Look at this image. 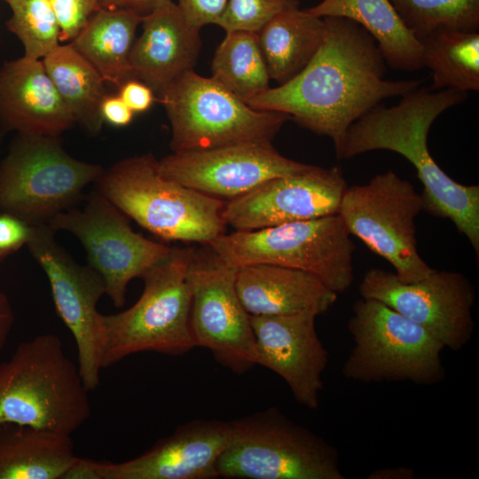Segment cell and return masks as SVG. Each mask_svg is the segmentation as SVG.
<instances>
[{
    "instance_id": "12",
    "label": "cell",
    "mask_w": 479,
    "mask_h": 479,
    "mask_svg": "<svg viewBox=\"0 0 479 479\" xmlns=\"http://www.w3.org/2000/svg\"><path fill=\"white\" fill-rule=\"evenodd\" d=\"M237 271L201 245L193 247L186 278L195 346L208 349L218 364L242 374L258 365V353L249 314L236 290Z\"/></svg>"
},
{
    "instance_id": "18",
    "label": "cell",
    "mask_w": 479,
    "mask_h": 479,
    "mask_svg": "<svg viewBox=\"0 0 479 479\" xmlns=\"http://www.w3.org/2000/svg\"><path fill=\"white\" fill-rule=\"evenodd\" d=\"M317 314L300 312L276 316L249 315L258 353V365L279 375L295 401L316 410L328 365V352L316 331Z\"/></svg>"
},
{
    "instance_id": "14",
    "label": "cell",
    "mask_w": 479,
    "mask_h": 479,
    "mask_svg": "<svg viewBox=\"0 0 479 479\" xmlns=\"http://www.w3.org/2000/svg\"><path fill=\"white\" fill-rule=\"evenodd\" d=\"M54 234L48 224L32 225L27 246L48 278L57 313L76 343L80 374L92 391L100 382L106 341L102 314L97 310L106 283L91 266L75 263Z\"/></svg>"
},
{
    "instance_id": "43",
    "label": "cell",
    "mask_w": 479,
    "mask_h": 479,
    "mask_svg": "<svg viewBox=\"0 0 479 479\" xmlns=\"http://www.w3.org/2000/svg\"><path fill=\"white\" fill-rule=\"evenodd\" d=\"M4 1H7V0H4Z\"/></svg>"
},
{
    "instance_id": "40",
    "label": "cell",
    "mask_w": 479,
    "mask_h": 479,
    "mask_svg": "<svg viewBox=\"0 0 479 479\" xmlns=\"http://www.w3.org/2000/svg\"><path fill=\"white\" fill-rule=\"evenodd\" d=\"M14 324V313L8 296L0 291V352L4 348Z\"/></svg>"
},
{
    "instance_id": "23",
    "label": "cell",
    "mask_w": 479,
    "mask_h": 479,
    "mask_svg": "<svg viewBox=\"0 0 479 479\" xmlns=\"http://www.w3.org/2000/svg\"><path fill=\"white\" fill-rule=\"evenodd\" d=\"M305 10L319 18L342 17L359 24L374 38L392 69L412 72L423 68L421 43L389 0H323Z\"/></svg>"
},
{
    "instance_id": "29",
    "label": "cell",
    "mask_w": 479,
    "mask_h": 479,
    "mask_svg": "<svg viewBox=\"0 0 479 479\" xmlns=\"http://www.w3.org/2000/svg\"><path fill=\"white\" fill-rule=\"evenodd\" d=\"M212 78L245 103L270 88V76L261 51L257 33L227 32L216 50Z\"/></svg>"
},
{
    "instance_id": "16",
    "label": "cell",
    "mask_w": 479,
    "mask_h": 479,
    "mask_svg": "<svg viewBox=\"0 0 479 479\" xmlns=\"http://www.w3.org/2000/svg\"><path fill=\"white\" fill-rule=\"evenodd\" d=\"M312 166L283 156L271 141L173 152L158 161L164 177L224 201L239 198L270 179L302 173Z\"/></svg>"
},
{
    "instance_id": "27",
    "label": "cell",
    "mask_w": 479,
    "mask_h": 479,
    "mask_svg": "<svg viewBox=\"0 0 479 479\" xmlns=\"http://www.w3.org/2000/svg\"><path fill=\"white\" fill-rule=\"evenodd\" d=\"M42 61L75 122L98 133L104 122L100 106L107 94L102 75L70 43L59 44Z\"/></svg>"
},
{
    "instance_id": "26",
    "label": "cell",
    "mask_w": 479,
    "mask_h": 479,
    "mask_svg": "<svg viewBox=\"0 0 479 479\" xmlns=\"http://www.w3.org/2000/svg\"><path fill=\"white\" fill-rule=\"evenodd\" d=\"M142 15L125 9L95 12L70 43L116 87L130 78V57Z\"/></svg>"
},
{
    "instance_id": "42",
    "label": "cell",
    "mask_w": 479,
    "mask_h": 479,
    "mask_svg": "<svg viewBox=\"0 0 479 479\" xmlns=\"http://www.w3.org/2000/svg\"><path fill=\"white\" fill-rule=\"evenodd\" d=\"M5 131L0 128V145Z\"/></svg>"
},
{
    "instance_id": "7",
    "label": "cell",
    "mask_w": 479,
    "mask_h": 479,
    "mask_svg": "<svg viewBox=\"0 0 479 479\" xmlns=\"http://www.w3.org/2000/svg\"><path fill=\"white\" fill-rule=\"evenodd\" d=\"M348 329L353 347L342 368L346 379L363 383L409 381L433 386L445 378L444 344L383 302L370 298L357 300Z\"/></svg>"
},
{
    "instance_id": "15",
    "label": "cell",
    "mask_w": 479,
    "mask_h": 479,
    "mask_svg": "<svg viewBox=\"0 0 479 479\" xmlns=\"http://www.w3.org/2000/svg\"><path fill=\"white\" fill-rule=\"evenodd\" d=\"M358 290L362 298L380 301L424 327L444 348L459 350L472 338L475 291L459 272L434 269L424 279L405 283L394 272L372 268Z\"/></svg>"
},
{
    "instance_id": "2",
    "label": "cell",
    "mask_w": 479,
    "mask_h": 479,
    "mask_svg": "<svg viewBox=\"0 0 479 479\" xmlns=\"http://www.w3.org/2000/svg\"><path fill=\"white\" fill-rule=\"evenodd\" d=\"M467 92L434 90L422 85L404 94L397 105H376L348 129L338 159H351L375 150L406 158L423 185V210L450 219L479 256V186L461 185L436 163L428 135L436 118L462 104Z\"/></svg>"
},
{
    "instance_id": "22",
    "label": "cell",
    "mask_w": 479,
    "mask_h": 479,
    "mask_svg": "<svg viewBox=\"0 0 479 479\" xmlns=\"http://www.w3.org/2000/svg\"><path fill=\"white\" fill-rule=\"evenodd\" d=\"M235 287L244 309L253 316L300 312L318 316L334 304L338 295L311 273L263 263L239 268Z\"/></svg>"
},
{
    "instance_id": "24",
    "label": "cell",
    "mask_w": 479,
    "mask_h": 479,
    "mask_svg": "<svg viewBox=\"0 0 479 479\" xmlns=\"http://www.w3.org/2000/svg\"><path fill=\"white\" fill-rule=\"evenodd\" d=\"M75 458L70 435L0 424V479H61Z\"/></svg>"
},
{
    "instance_id": "37",
    "label": "cell",
    "mask_w": 479,
    "mask_h": 479,
    "mask_svg": "<svg viewBox=\"0 0 479 479\" xmlns=\"http://www.w3.org/2000/svg\"><path fill=\"white\" fill-rule=\"evenodd\" d=\"M100 113L104 122L115 127L129 125L135 114L118 94L106 95L101 102Z\"/></svg>"
},
{
    "instance_id": "33",
    "label": "cell",
    "mask_w": 479,
    "mask_h": 479,
    "mask_svg": "<svg viewBox=\"0 0 479 479\" xmlns=\"http://www.w3.org/2000/svg\"><path fill=\"white\" fill-rule=\"evenodd\" d=\"M50 3L59 26L60 42H71L101 9L99 0H50Z\"/></svg>"
},
{
    "instance_id": "10",
    "label": "cell",
    "mask_w": 479,
    "mask_h": 479,
    "mask_svg": "<svg viewBox=\"0 0 479 479\" xmlns=\"http://www.w3.org/2000/svg\"><path fill=\"white\" fill-rule=\"evenodd\" d=\"M103 170L70 156L59 137L18 134L0 164V212L48 224L73 208Z\"/></svg>"
},
{
    "instance_id": "41",
    "label": "cell",
    "mask_w": 479,
    "mask_h": 479,
    "mask_svg": "<svg viewBox=\"0 0 479 479\" xmlns=\"http://www.w3.org/2000/svg\"><path fill=\"white\" fill-rule=\"evenodd\" d=\"M414 469L412 467H385L372 471L368 479H412L414 477Z\"/></svg>"
},
{
    "instance_id": "5",
    "label": "cell",
    "mask_w": 479,
    "mask_h": 479,
    "mask_svg": "<svg viewBox=\"0 0 479 479\" xmlns=\"http://www.w3.org/2000/svg\"><path fill=\"white\" fill-rule=\"evenodd\" d=\"M192 250L172 247L140 277L144 290L135 304L122 312L102 314L106 335L102 369L137 352L182 356L196 347L190 327L186 278Z\"/></svg>"
},
{
    "instance_id": "35",
    "label": "cell",
    "mask_w": 479,
    "mask_h": 479,
    "mask_svg": "<svg viewBox=\"0 0 479 479\" xmlns=\"http://www.w3.org/2000/svg\"><path fill=\"white\" fill-rule=\"evenodd\" d=\"M177 5L185 19L200 29L208 24H216L228 0H177Z\"/></svg>"
},
{
    "instance_id": "34",
    "label": "cell",
    "mask_w": 479,
    "mask_h": 479,
    "mask_svg": "<svg viewBox=\"0 0 479 479\" xmlns=\"http://www.w3.org/2000/svg\"><path fill=\"white\" fill-rule=\"evenodd\" d=\"M31 229L23 219L0 212V262L27 243Z\"/></svg>"
},
{
    "instance_id": "36",
    "label": "cell",
    "mask_w": 479,
    "mask_h": 479,
    "mask_svg": "<svg viewBox=\"0 0 479 479\" xmlns=\"http://www.w3.org/2000/svg\"><path fill=\"white\" fill-rule=\"evenodd\" d=\"M118 88V95L134 114L147 111L155 101L153 89L138 80L129 78Z\"/></svg>"
},
{
    "instance_id": "17",
    "label": "cell",
    "mask_w": 479,
    "mask_h": 479,
    "mask_svg": "<svg viewBox=\"0 0 479 479\" xmlns=\"http://www.w3.org/2000/svg\"><path fill=\"white\" fill-rule=\"evenodd\" d=\"M348 187L339 167L270 179L225 202L223 218L235 231H252L339 213Z\"/></svg>"
},
{
    "instance_id": "28",
    "label": "cell",
    "mask_w": 479,
    "mask_h": 479,
    "mask_svg": "<svg viewBox=\"0 0 479 479\" xmlns=\"http://www.w3.org/2000/svg\"><path fill=\"white\" fill-rule=\"evenodd\" d=\"M423 67L432 73L434 90H479V33L443 31L420 41Z\"/></svg>"
},
{
    "instance_id": "38",
    "label": "cell",
    "mask_w": 479,
    "mask_h": 479,
    "mask_svg": "<svg viewBox=\"0 0 479 479\" xmlns=\"http://www.w3.org/2000/svg\"><path fill=\"white\" fill-rule=\"evenodd\" d=\"M106 463L76 456L61 479H106Z\"/></svg>"
},
{
    "instance_id": "9",
    "label": "cell",
    "mask_w": 479,
    "mask_h": 479,
    "mask_svg": "<svg viewBox=\"0 0 479 479\" xmlns=\"http://www.w3.org/2000/svg\"><path fill=\"white\" fill-rule=\"evenodd\" d=\"M169 120L173 152L200 151L249 141H271L290 120L257 110L212 77L188 71L159 91Z\"/></svg>"
},
{
    "instance_id": "19",
    "label": "cell",
    "mask_w": 479,
    "mask_h": 479,
    "mask_svg": "<svg viewBox=\"0 0 479 479\" xmlns=\"http://www.w3.org/2000/svg\"><path fill=\"white\" fill-rule=\"evenodd\" d=\"M231 438V421L193 420L132 459L107 461L106 479L217 478V461Z\"/></svg>"
},
{
    "instance_id": "31",
    "label": "cell",
    "mask_w": 479,
    "mask_h": 479,
    "mask_svg": "<svg viewBox=\"0 0 479 479\" xmlns=\"http://www.w3.org/2000/svg\"><path fill=\"white\" fill-rule=\"evenodd\" d=\"M6 27L22 43L24 58L40 59L59 44L60 29L50 0H7Z\"/></svg>"
},
{
    "instance_id": "3",
    "label": "cell",
    "mask_w": 479,
    "mask_h": 479,
    "mask_svg": "<svg viewBox=\"0 0 479 479\" xmlns=\"http://www.w3.org/2000/svg\"><path fill=\"white\" fill-rule=\"evenodd\" d=\"M90 416L89 390L58 335L22 342L0 364V424L71 436Z\"/></svg>"
},
{
    "instance_id": "39",
    "label": "cell",
    "mask_w": 479,
    "mask_h": 479,
    "mask_svg": "<svg viewBox=\"0 0 479 479\" xmlns=\"http://www.w3.org/2000/svg\"><path fill=\"white\" fill-rule=\"evenodd\" d=\"M169 0H99L103 9H125L138 12L142 16Z\"/></svg>"
},
{
    "instance_id": "1",
    "label": "cell",
    "mask_w": 479,
    "mask_h": 479,
    "mask_svg": "<svg viewBox=\"0 0 479 479\" xmlns=\"http://www.w3.org/2000/svg\"><path fill=\"white\" fill-rule=\"evenodd\" d=\"M325 36L294 78L247 105L287 114L299 126L330 137L337 158L349 126L383 100L403 96L421 80H385L387 63L374 38L355 21L324 17Z\"/></svg>"
},
{
    "instance_id": "13",
    "label": "cell",
    "mask_w": 479,
    "mask_h": 479,
    "mask_svg": "<svg viewBox=\"0 0 479 479\" xmlns=\"http://www.w3.org/2000/svg\"><path fill=\"white\" fill-rule=\"evenodd\" d=\"M48 224L55 232L67 231L80 240L89 265L102 276L106 294L117 308L126 302L130 281L140 278L172 248L135 232L129 217L96 189L82 209L60 212Z\"/></svg>"
},
{
    "instance_id": "21",
    "label": "cell",
    "mask_w": 479,
    "mask_h": 479,
    "mask_svg": "<svg viewBox=\"0 0 479 479\" xmlns=\"http://www.w3.org/2000/svg\"><path fill=\"white\" fill-rule=\"evenodd\" d=\"M141 26L130 57L132 75L160 91L193 70L201 45L200 28L185 19L176 3L169 0L144 15Z\"/></svg>"
},
{
    "instance_id": "32",
    "label": "cell",
    "mask_w": 479,
    "mask_h": 479,
    "mask_svg": "<svg viewBox=\"0 0 479 479\" xmlns=\"http://www.w3.org/2000/svg\"><path fill=\"white\" fill-rule=\"evenodd\" d=\"M299 5V0H228L217 26L225 32L258 33L281 11Z\"/></svg>"
},
{
    "instance_id": "30",
    "label": "cell",
    "mask_w": 479,
    "mask_h": 479,
    "mask_svg": "<svg viewBox=\"0 0 479 479\" xmlns=\"http://www.w3.org/2000/svg\"><path fill=\"white\" fill-rule=\"evenodd\" d=\"M420 42L438 32H478L479 0H389Z\"/></svg>"
},
{
    "instance_id": "4",
    "label": "cell",
    "mask_w": 479,
    "mask_h": 479,
    "mask_svg": "<svg viewBox=\"0 0 479 479\" xmlns=\"http://www.w3.org/2000/svg\"><path fill=\"white\" fill-rule=\"evenodd\" d=\"M95 184L129 218L160 239L206 245L225 233L226 201L164 177L152 153L118 161Z\"/></svg>"
},
{
    "instance_id": "25",
    "label": "cell",
    "mask_w": 479,
    "mask_h": 479,
    "mask_svg": "<svg viewBox=\"0 0 479 479\" xmlns=\"http://www.w3.org/2000/svg\"><path fill=\"white\" fill-rule=\"evenodd\" d=\"M325 30L323 18L299 5L276 14L257 33L270 78L280 85L298 75L318 51Z\"/></svg>"
},
{
    "instance_id": "8",
    "label": "cell",
    "mask_w": 479,
    "mask_h": 479,
    "mask_svg": "<svg viewBox=\"0 0 479 479\" xmlns=\"http://www.w3.org/2000/svg\"><path fill=\"white\" fill-rule=\"evenodd\" d=\"M341 216L224 233L209 242L227 264L240 268L273 264L307 271L326 287L343 293L352 285L356 249Z\"/></svg>"
},
{
    "instance_id": "6",
    "label": "cell",
    "mask_w": 479,
    "mask_h": 479,
    "mask_svg": "<svg viewBox=\"0 0 479 479\" xmlns=\"http://www.w3.org/2000/svg\"><path fill=\"white\" fill-rule=\"evenodd\" d=\"M232 438L218 459L219 477L345 479L337 449L277 407L231 421Z\"/></svg>"
},
{
    "instance_id": "20",
    "label": "cell",
    "mask_w": 479,
    "mask_h": 479,
    "mask_svg": "<svg viewBox=\"0 0 479 479\" xmlns=\"http://www.w3.org/2000/svg\"><path fill=\"white\" fill-rule=\"evenodd\" d=\"M42 59L21 57L0 68V128L59 137L75 123Z\"/></svg>"
},
{
    "instance_id": "11",
    "label": "cell",
    "mask_w": 479,
    "mask_h": 479,
    "mask_svg": "<svg viewBox=\"0 0 479 479\" xmlns=\"http://www.w3.org/2000/svg\"><path fill=\"white\" fill-rule=\"evenodd\" d=\"M421 210L413 185L388 170L347 187L338 214L350 235L393 266L398 280L412 283L434 271L417 249L415 218Z\"/></svg>"
}]
</instances>
